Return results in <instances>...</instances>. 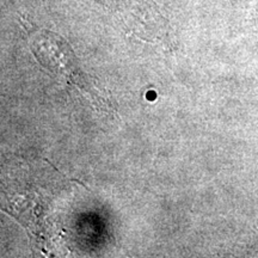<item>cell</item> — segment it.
Returning a JSON list of instances; mask_svg holds the SVG:
<instances>
[{"mask_svg":"<svg viewBox=\"0 0 258 258\" xmlns=\"http://www.w3.org/2000/svg\"><path fill=\"white\" fill-rule=\"evenodd\" d=\"M28 36L32 53L44 69L82 90L84 95L91 99L95 108L106 112L114 110L110 97L84 73L72 48L62 37L36 27L28 28Z\"/></svg>","mask_w":258,"mask_h":258,"instance_id":"1","label":"cell"}]
</instances>
